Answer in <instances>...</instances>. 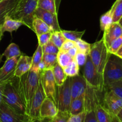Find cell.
Wrapping results in <instances>:
<instances>
[{
  "label": "cell",
  "mask_w": 122,
  "mask_h": 122,
  "mask_svg": "<svg viewBox=\"0 0 122 122\" xmlns=\"http://www.w3.org/2000/svg\"><path fill=\"white\" fill-rule=\"evenodd\" d=\"M115 55H116L117 56H118V57H120V58L122 59V45L121 47L118 50V51H117L116 53L115 54Z\"/></svg>",
  "instance_id": "cell-47"
},
{
  "label": "cell",
  "mask_w": 122,
  "mask_h": 122,
  "mask_svg": "<svg viewBox=\"0 0 122 122\" xmlns=\"http://www.w3.org/2000/svg\"><path fill=\"white\" fill-rule=\"evenodd\" d=\"M3 1V0H0V2H1V1Z\"/></svg>",
  "instance_id": "cell-54"
},
{
  "label": "cell",
  "mask_w": 122,
  "mask_h": 122,
  "mask_svg": "<svg viewBox=\"0 0 122 122\" xmlns=\"http://www.w3.org/2000/svg\"><path fill=\"white\" fill-rule=\"evenodd\" d=\"M86 88V82L83 76L78 75L71 77L70 83L71 100H75L85 94Z\"/></svg>",
  "instance_id": "cell-14"
},
{
  "label": "cell",
  "mask_w": 122,
  "mask_h": 122,
  "mask_svg": "<svg viewBox=\"0 0 122 122\" xmlns=\"http://www.w3.org/2000/svg\"><path fill=\"white\" fill-rule=\"evenodd\" d=\"M39 77L40 73L30 70L19 77V91L26 106V114L39 85Z\"/></svg>",
  "instance_id": "cell-2"
},
{
  "label": "cell",
  "mask_w": 122,
  "mask_h": 122,
  "mask_svg": "<svg viewBox=\"0 0 122 122\" xmlns=\"http://www.w3.org/2000/svg\"><path fill=\"white\" fill-rule=\"evenodd\" d=\"M19 0H3L0 2V25L5 18L14 9Z\"/></svg>",
  "instance_id": "cell-18"
},
{
  "label": "cell",
  "mask_w": 122,
  "mask_h": 122,
  "mask_svg": "<svg viewBox=\"0 0 122 122\" xmlns=\"http://www.w3.org/2000/svg\"><path fill=\"white\" fill-rule=\"evenodd\" d=\"M62 33L66 39L68 40L76 42L77 39H81L82 36L84 35L85 30L82 31V32H78V31H72V30H62Z\"/></svg>",
  "instance_id": "cell-34"
},
{
  "label": "cell",
  "mask_w": 122,
  "mask_h": 122,
  "mask_svg": "<svg viewBox=\"0 0 122 122\" xmlns=\"http://www.w3.org/2000/svg\"><path fill=\"white\" fill-rule=\"evenodd\" d=\"M66 40V39L62 33L61 30L55 31L51 33L50 41L59 49L61 47L62 45L65 42Z\"/></svg>",
  "instance_id": "cell-33"
},
{
  "label": "cell",
  "mask_w": 122,
  "mask_h": 122,
  "mask_svg": "<svg viewBox=\"0 0 122 122\" xmlns=\"http://www.w3.org/2000/svg\"><path fill=\"white\" fill-rule=\"evenodd\" d=\"M87 58H88L87 55L78 51L75 57V60L79 67H83L86 62Z\"/></svg>",
  "instance_id": "cell-39"
},
{
  "label": "cell",
  "mask_w": 122,
  "mask_h": 122,
  "mask_svg": "<svg viewBox=\"0 0 122 122\" xmlns=\"http://www.w3.org/2000/svg\"><path fill=\"white\" fill-rule=\"evenodd\" d=\"M71 114L70 112H60L58 111L57 114L51 119V122H68Z\"/></svg>",
  "instance_id": "cell-36"
},
{
  "label": "cell",
  "mask_w": 122,
  "mask_h": 122,
  "mask_svg": "<svg viewBox=\"0 0 122 122\" xmlns=\"http://www.w3.org/2000/svg\"><path fill=\"white\" fill-rule=\"evenodd\" d=\"M43 54H57L60 51V49L53 44L51 41L48 42L46 45L42 46Z\"/></svg>",
  "instance_id": "cell-37"
},
{
  "label": "cell",
  "mask_w": 122,
  "mask_h": 122,
  "mask_svg": "<svg viewBox=\"0 0 122 122\" xmlns=\"http://www.w3.org/2000/svg\"><path fill=\"white\" fill-rule=\"evenodd\" d=\"M21 53L19 46L14 43H11L6 48L2 56H5L6 59L13 58V57H20Z\"/></svg>",
  "instance_id": "cell-26"
},
{
  "label": "cell",
  "mask_w": 122,
  "mask_h": 122,
  "mask_svg": "<svg viewBox=\"0 0 122 122\" xmlns=\"http://www.w3.org/2000/svg\"><path fill=\"white\" fill-rule=\"evenodd\" d=\"M0 122H1V121H0Z\"/></svg>",
  "instance_id": "cell-55"
},
{
  "label": "cell",
  "mask_w": 122,
  "mask_h": 122,
  "mask_svg": "<svg viewBox=\"0 0 122 122\" xmlns=\"http://www.w3.org/2000/svg\"><path fill=\"white\" fill-rule=\"evenodd\" d=\"M122 35V27L118 22L112 23L104 31L102 39L107 48L115 39Z\"/></svg>",
  "instance_id": "cell-15"
},
{
  "label": "cell",
  "mask_w": 122,
  "mask_h": 122,
  "mask_svg": "<svg viewBox=\"0 0 122 122\" xmlns=\"http://www.w3.org/2000/svg\"><path fill=\"white\" fill-rule=\"evenodd\" d=\"M104 91L112 92L114 95L122 98V79L105 86Z\"/></svg>",
  "instance_id": "cell-25"
},
{
  "label": "cell",
  "mask_w": 122,
  "mask_h": 122,
  "mask_svg": "<svg viewBox=\"0 0 122 122\" xmlns=\"http://www.w3.org/2000/svg\"><path fill=\"white\" fill-rule=\"evenodd\" d=\"M35 15L43 20L51 28L52 32L61 30L58 24L57 14L47 11L37 7L35 12Z\"/></svg>",
  "instance_id": "cell-13"
},
{
  "label": "cell",
  "mask_w": 122,
  "mask_h": 122,
  "mask_svg": "<svg viewBox=\"0 0 122 122\" xmlns=\"http://www.w3.org/2000/svg\"><path fill=\"white\" fill-rule=\"evenodd\" d=\"M79 69L80 67L74 58L73 60L63 70L67 77H71L79 75Z\"/></svg>",
  "instance_id": "cell-32"
},
{
  "label": "cell",
  "mask_w": 122,
  "mask_h": 122,
  "mask_svg": "<svg viewBox=\"0 0 122 122\" xmlns=\"http://www.w3.org/2000/svg\"><path fill=\"white\" fill-rule=\"evenodd\" d=\"M19 57L6 59L3 66L0 68V82L5 83L15 76V67Z\"/></svg>",
  "instance_id": "cell-12"
},
{
  "label": "cell",
  "mask_w": 122,
  "mask_h": 122,
  "mask_svg": "<svg viewBox=\"0 0 122 122\" xmlns=\"http://www.w3.org/2000/svg\"><path fill=\"white\" fill-rule=\"evenodd\" d=\"M2 100L21 114H26V106L19 91V77L14 76L4 84Z\"/></svg>",
  "instance_id": "cell-1"
},
{
  "label": "cell",
  "mask_w": 122,
  "mask_h": 122,
  "mask_svg": "<svg viewBox=\"0 0 122 122\" xmlns=\"http://www.w3.org/2000/svg\"><path fill=\"white\" fill-rule=\"evenodd\" d=\"M43 57V51L41 45L38 44L37 48L32 57V63L31 68L30 70L32 71H36V72L40 73L39 69V66L41 62L42 61Z\"/></svg>",
  "instance_id": "cell-24"
},
{
  "label": "cell",
  "mask_w": 122,
  "mask_h": 122,
  "mask_svg": "<svg viewBox=\"0 0 122 122\" xmlns=\"http://www.w3.org/2000/svg\"><path fill=\"white\" fill-rule=\"evenodd\" d=\"M101 104L112 115L116 116L122 108V98L112 92L104 90Z\"/></svg>",
  "instance_id": "cell-10"
},
{
  "label": "cell",
  "mask_w": 122,
  "mask_h": 122,
  "mask_svg": "<svg viewBox=\"0 0 122 122\" xmlns=\"http://www.w3.org/2000/svg\"><path fill=\"white\" fill-rule=\"evenodd\" d=\"M122 45V35L117 38L114 41L112 44L110 45V47L108 48V51L109 53L115 54L117 51Z\"/></svg>",
  "instance_id": "cell-38"
},
{
  "label": "cell",
  "mask_w": 122,
  "mask_h": 122,
  "mask_svg": "<svg viewBox=\"0 0 122 122\" xmlns=\"http://www.w3.org/2000/svg\"><path fill=\"white\" fill-rule=\"evenodd\" d=\"M39 80L46 97L55 102L56 83L52 69H45L41 71Z\"/></svg>",
  "instance_id": "cell-9"
},
{
  "label": "cell",
  "mask_w": 122,
  "mask_h": 122,
  "mask_svg": "<svg viewBox=\"0 0 122 122\" xmlns=\"http://www.w3.org/2000/svg\"><path fill=\"white\" fill-rule=\"evenodd\" d=\"M58 110L54 101L46 97L40 108V117L52 119L58 113Z\"/></svg>",
  "instance_id": "cell-16"
},
{
  "label": "cell",
  "mask_w": 122,
  "mask_h": 122,
  "mask_svg": "<svg viewBox=\"0 0 122 122\" xmlns=\"http://www.w3.org/2000/svg\"><path fill=\"white\" fill-rule=\"evenodd\" d=\"M117 117L119 119V120L120 122H122V108L120 110V112L117 113V114L116 115Z\"/></svg>",
  "instance_id": "cell-48"
},
{
  "label": "cell",
  "mask_w": 122,
  "mask_h": 122,
  "mask_svg": "<svg viewBox=\"0 0 122 122\" xmlns=\"http://www.w3.org/2000/svg\"><path fill=\"white\" fill-rule=\"evenodd\" d=\"M73 60L74 58L71 57L67 52L59 51L57 54V62L63 69L67 66Z\"/></svg>",
  "instance_id": "cell-29"
},
{
  "label": "cell",
  "mask_w": 122,
  "mask_h": 122,
  "mask_svg": "<svg viewBox=\"0 0 122 122\" xmlns=\"http://www.w3.org/2000/svg\"><path fill=\"white\" fill-rule=\"evenodd\" d=\"M95 109L85 111L86 113L83 122H98L95 116Z\"/></svg>",
  "instance_id": "cell-41"
},
{
  "label": "cell",
  "mask_w": 122,
  "mask_h": 122,
  "mask_svg": "<svg viewBox=\"0 0 122 122\" xmlns=\"http://www.w3.org/2000/svg\"><path fill=\"white\" fill-rule=\"evenodd\" d=\"M70 83L71 77H67L62 85H56L55 103L60 112H69L70 111L71 102Z\"/></svg>",
  "instance_id": "cell-7"
},
{
  "label": "cell",
  "mask_w": 122,
  "mask_h": 122,
  "mask_svg": "<svg viewBox=\"0 0 122 122\" xmlns=\"http://www.w3.org/2000/svg\"><path fill=\"white\" fill-rule=\"evenodd\" d=\"M85 112V94L71 100L70 107L71 115H77Z\"/></svg>",
  "instance_id": "cell-20"
},
{
  "label": "cell",
  "mask_w": 122,
  "mask_h": 122,
  "mask_svg": "<svg viewBox=\"0 0 122 122\" xmlns=\"http://www.w3.org/2000/svg\"><path fill=\"white\" fill-rule=\"evenodd\" d=\"M37 7L47 11L58 14L56 10L55 0H38Z\"/></svg>",
  "instance_id": "cell-27"
},
{
  "label": "cell",
  "mask_w": 122,
  "mask_h": 122,
  "mask_svg": "<svg viewBox=\"0 0 122 122\" xmlns=\"http://www.w3.org/2000/svg\"><path fill=\"white\" fill-rule=\"evenodd\" d=\"M77 52H78V50H77L76 46H75V47L71 48V49H70V50L67 51L68 54H69L71 57H73V58H75V57L76 56V54L77 53Z\"/></svg>",
  "instance_id": "cell-45"
},
{
  "label": "cell",
  "mask_w": 122,
  "mask_h": 122,
  "mask_svg": "<svg viewBox=\"0 0 122 122\" xmlns=\"http://www.w3.org/2000/svg\"><path fill=\"white\" fill-rule=\"evenodd\" d=\"M45 92L41 82L37 89L36 92L31 102L30 106L27 112V114L32 119L40 117V108L43 101L46 98Z\"/></svg>",
  "instance_id": "cell-11"
},
{
  "label": "cell",
  "mask_w": 122,
  "mask_h": 122,
  "mask_svg": "<svg viewBox=\"0 0 122 122\" xmlns=\"http://www.w3.org/2000/svg\"><path fill=\"white\" fill-rule=\"evenodd\" d=\"M111 9L113 13V22H118L122 17V0H116Z\"/></svg>",
  "instance_id": "cell-30"
},
{
  "label": "cell",
  "mask_w": 122,
  "mask_h": 122,
  "mask_svg": "<svg viewBox=\"0 0 122 122\" xmlns=\"http://www.w3.org/2000/svg\"><path fill=\"white\" fill-rule=\"evenodd\" d=\"M22 25H24L22 21L13 19L8 15H7L4 20V22L1 25V32L3 33L5 32L11 33L13 31L17 30Z\"/></svg>",
  "instance_id": "cell-19"
},
{
  "label": "cell",
  "mask_w": 122,
  "mask_h": 122,
  "mask_svg": "<svg viewBox=\"0 0 122 122\" xmlns=\"http://www.w3.org/2000/svg\"><path fill=\"white\" fill-rule=\"evenodd\" d=\"M1 25H0V41H1V39H2V36H3V34H4V33L1 32Z\"/></svg>",
  "instance_id": "cell-51"
},
{
  "label": "cell",
  "mask_w": 122,
  "mask_h": 122,
  "mask_svg": "<svg viewBox=\"0 0 122 122\" xmlns=\"http://www.w3.org/2000/svg\"><path fill=\"white\" fill-rule=\"evenodd\" d=\"M52 70L56 85L57 86L62 85L67 77V76L64 73L63 69L57 63L52 67Z\"/></svg>",
  "instance_id": "cell-23"
},
{
  "label": "cell",
  "mask_w": 122,
  "mask_h": 122,
  "mask_svg": "<svg viewBox=\"0 0 122 122\" xmlns=\"http://www.w3.org/2000/svg\"><path fill=\"white\" fill-rule=\"evenodd\" d=\"M111 115H112V114H111ZM112 122H120L119 120V119H117L116 116L112 115Z\"/></svg>",
  "instance_id": "cell-50"
},
{
  "label": "cell",
  "mask_w": 122,
  "mask_h": 122,
  "mask_svg": "<svg viewBox=\"0 0 122 122\" xmlns=\"http://www.w3.org/2000/svg\"><path fill=\"white\" fill-rule=\"evenodd\" d=\"M42 61L44 64L45 69H52L57 63V54H43ZM44 69V70H45Z\"/></svg>",
  "instance_id": "cell-28"
},
{
  "label": "cell",
  "mask_w": 122,
  "mask_h": 122,
  "mask_svg": "<svg viewBox=\"0 0 122 122\" xmlns=\"http://www.w3.org/2000/svg\"><path fill=\"white\" fill-rule=\"evenodd\" d=\"M38 0H19L14 9L8 16L20 20L33 31V20L37 8Z\"/></svg>",
  "instance_id": "cell-3"
},
{
  "label": "cell",
  "mask_w": 122,
  "mask_h": 122,
  "mask_svg": "<svg viewBox=\"0 0 122 122\" xmlns=\"http://www.w3.org/2000/svg\"><path fill=\"white\" fill-rule=\"evenodd\" d=\"M32 63V57L21 54L15 67V76L20 77L23 75L30 70Z\"/></svg>",
  "instance_id": "cell-17"
},
{
  "label": "cell",
  "mask_w": 122,
  "mask_h": 122,
  "mask_svg": "<svg viewBox=\"0 0 122 122\" xmlns=\"http://www.w3.org/2000/svg\"><path fill=\"white\" fill-rule=\"evenodd\" d=\"M105 86L122 79V59L110 53L103 72Z\"/></svg>",
  "instance_id": "cell-4"
},
{
  "label": "cell",
  "mask_w": 122,
  "mask_h": 122,
  "mask_svg": "<svg viewBox=\"0 0 122 122\" xmlns=\"http://www.w3.org/2000/svg\"><path fill=\"white\" fill-rule=\"evenodd\" d=\"M76 46V45L75 42L66 39L65 41V42L63 44L61 47L60 48V51H64V52H67L70 49H71L73 47H75Z\"/></svg>",
  "instance_id": "cell-42"
},
{
  "label": "cell",
  "mask_w": 122,
  "mask_h": 122,
  "mask_svg": "<svg viewBox=\"0 0 122 122\" xmlns=\"http://www.w3.org/2000/svg\"><path fill=\"white\" fill-rule=\"evenodd\" d=\"M113 22V13L110 8V10L102 14L100 18V27L101 30L104 31Z\"/></svg>",
  "instance_id": "cell-31"
},
{
  "label": "cell",
  "mask_w": 122,
  "mask_h": 122,
  "mask_svg": "<svg viewBox=\"0 0 122 122\" xmlns=\"http://www.w3.org/2000/svg\"><path fill=\"white\" fill-rule=\"evenodd\" d=\"M118 23H119V25H120V26H121L122 27V17H121V19H120V20H119V21H118Z\"/></svg>",
  "instance_id": "cell-52"
},
{
  "label": "cell",
  "mask_w": 122,
  "mask_h": 122,
  "mask_svg": "<svg viewBox=\"0 0 122 122\" xmlns=\"http://www.w3.org/2000/svg\"><path fill=\"white\" fill-rule=\"evenodd\" d=\"M31 117L21 114L2 100L0 103V121L1 122H29Z\"/></svg>",
  "instance_id": "cell-8"
},
{
  "label": "cell",
  "mask_w": 122,
  "mask_h": 122,
  "mask_svg": "<svg viewBox=\"0 0 122 122\" xmlns=\"http://www.w3.org/2000/svg\"><path fill=\"white\" fill-rule=\"evenodd\" d=\"M94 110L98 122H112V115L102 106L101 103L99 102L97 104Z\"/></svg>",
  "instance_id": "cell-21"
},
{
  "label": "cell",
  "mask_w": 122,
  "mask_h": 122,
  "mask_svg": "<svg viewBox=\"0 0 122 122\" xmlns=\"http://www.w3.org/2000/svg\"><path fill=\"white\" fill-rule=\"evenodd\" d=\"M5 83H1L0 82V103L2 101V92H3L4 86Z\"/></svg>",
  "instance_id": "cell-46"
},
{
  "label": "cell",
  "mask_w": 122,
  "mask_h": 122,
  "mask_svg": "<svg viewBox=\"0 0 122 122\" xmlns=\"http://www.w3.org/2000/svg\"><path fill=\"white\" fill-rule=\"evenodd\" d=\"M76 45L78 50L79 52H82V53L85 54L87 56H89L91 51V44L86 42L85 41L82 40V39H77L76 42Z\"/></svg>",
  "instance_id": "cell-35"
},
{
  "label": "cell",
  "mask_w": 122,
  "mask_h": 122,
  "mask_svg": "<svg viewBox=\"0 0 122 122\" xmlns=\"http://www.w3.org/2000/svg\"><path fill=\"white\" fill-rule=\"evenodd\" d=\"M85 114V112H84L77 115H71L68 122H83Z\"/></svg>",
  "instance_id": "cell-43"
},
{
  "label": "cell",
  "mask_w": 122,
  "mask_h": 122,
  "mask_svg": "<svg viewBox=\"0 0 122 122\" xmlns=\"http://www.w3.org/2000/svg\"><path fill=\"white\" fill-rule=\"evenodd\" d=\"M82 72L87 86L98 91L103 92L104 90L103 75L97 71L89 56H88L86 62L83 67Z\"/></svg>",
  "instance_id": "cell-6"
},
{
  "label": "cell",
  "mask_w": 122,
  "mask_h": 122,
  "mask_svg": "<svg viewBox=\"0 0 122 122\" xmlns=\"http://www.w3.org/2000/svg\"><path fill=\"white\" fill-rule=\"evenodd\" d=\"M33 32H35L36 36L44 33L52 32L51 28L43 20L35 15L33 20Z\"/></svg>",
  "instance_id": "cell-22"
},
{
  "label": "cell",
  "mask_w": 122,
  "mask_h": 122,
  "mask_svg": "<svg viewBox=\"0 0 122 122\" xmlns=\"http://www.w3.org/2000/svg\"><path fill=\"white\" fill-rule=\"evenodd\" d=\"M109 54L108 48L102 38L91 44L89 56L97 71L102 75Z\"/></svg>",
  "instance_id": "cell-5"
},
{
  "label": "cell",
  "mask_w": 122,
  "mask_h": 122,
  "mask_svg": "<svg viewBox=\"0 0 122 122\" xmlns=\"http://www.w3.org/2000/svg\"><path fill=\"white\" fill-rule=\"evenodd\" d=\"M51 33H52V32H48V33H44L42 34L37 35L38 39V44L41 46L46 45L50 41Z\"/></svg>",
  "instance_id": "cell-40"
},
{
  "label": "cell",
  "mask_w": 122,
  "mask_h": 122,
  "mask_svg": "<svg viewBox=\"0 0 122 122\" xmlns=\"http://www.w3.org/2000/svg\"><path fill=\"white\" fill-rule=\"evenodd\" d=\"M50 118H34L32 119L31 118L29 122H51Z\"/></svg>",
  "instance_id": "cell-44"
},
{
  "label": "cell",
  "mask_w": 122,
  "mask_h": 122,
  "mask_svg": "<svg viewBox=\"0 0 122 122\" xmlns=\"http://www.w3.org/2000/svg\"><path fill=\"white\" fill-rule=\"evenodd\" d=\"M2 57H3V56H2V54H0V63H1V61H2Z\"/></svg>",
  "instance_id": "cell-53"
},
{
  "label": "cell",
  "mask_w": 122,
  "mask_h": 122,
  "mask_svg": "<svg viewBox=\"0 0 122 122\" xmlns=\"http://www.w3.org/2000/svg\"><path fill=\"white\" fill-rule=\"evenodd\" d=\"M61 1V0H55V2H56V10H57V12L58 13V10H59V7L60 5Z\"/></svg>",
  "instance_id": "cell-49"
}]
</instances>
